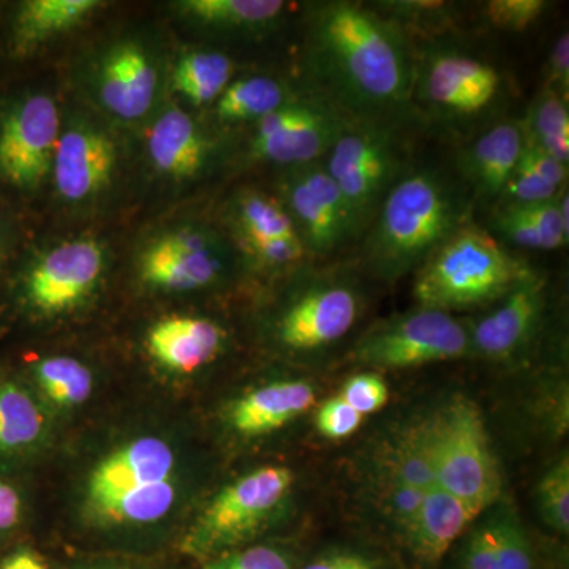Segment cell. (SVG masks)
<instances>
[{"instance_id":"d6a6232c","label":"cell","mask_w":569,"mask_h":569,"mask_svg":"<svg viewBox=\"0 0 569 569\" xmlns=\"http://www.w3.org/2000/svg\"><path fill=\"white\" fill-rule=\"evenodd\" d=\"M539 515L557 533L569 531V460L561 458L538 482Z\"/></svg>"},{"instance_id":"f35d334b","label":"cell","mask_w":569,"mask_h":569,"mask_svg":"<svg viewBox=\"0 0 569 569\" xmlns=\"http://www.w3.org/2000/svg\"><path fill=\"white\" fill-rule=\"evenodd\" d=\"M365 417L356 413L340 396L326 400L316 413L318 432L329 440H346L361 427Z\"/></svg>"},{"instance_id":"3957f363","label":"cell","mask_w":569,"mask_h":569,"mask_svg":"<svg viewBox=\"0 0 569 569\" xmlns=\"http://www.w3.org/2000/svg\"><path fill=\"white\" fill-rule=\"evenodd\" d=\"M529 272L488 231L466 223L419 266L413 296L426 309H471L503 298Z\"/></svg>"},{"instance_id":"8992f818","label":"cell","mask_w":569,"mask_h":569,"mask_svg":"<svg viewBox=\"0 0 569 569\" xmlns=\"http://www.w3.org/2000/svg\"><path fill=\"white\" fill-rule=\"evenodd\" d=\"M397 119H350L323 163L358 234L366 233L389 190L407 173Z\"/></svg>"},{"instance_id":"9c48e42d","label":"cell","mask_w":569,"mask_h":569,"mask_svg":"<svg viewBox=\"0 0 569 569\" xmlns=\"http://www.w3.org/2000/svg\"><path fill=\"white\" fill-rule=\"evenodd\" d=\"M361 309L362 296L348 271L320 269L277 317V342L296 353L326 350L353 329Z\"/></svg>"},{"instance_id":"b9f144b4","label":"cell","mask_w":569,"mask_h":569,"mask_svg":"<svg viewBox=\"0 0 569 569\" xmlns=\"http://www.w3.org/2000/svg\"><path fill=\"white\" fill-rule=\"evenodd\" d=\"M247 250L258 263L269 266V268L298 264L307 257L301 239H274V241L258 242V244L247 246Z\"/></svg>"},{"instance_id":"836d02e7","label":"cell","mask_w":569,"mask_h":569,"mask_svg":"<svg viewBox=\"0 0 569 569\" xmlns=\"http://www.w3.org/2000/svg\"><path fill=\"white\" fill-rule=\"evenodd\" d=\"M492 522L497 569H537L533 549L515 512L503 509L493 516Z\"/></svg>"},{"instance_id":"8fae6325","label":"cell","mask_w":569,"mask_h":569,"mask_svg":"<svg viewBox=\"0 0 569 569\" xmlns=\"http://www.w3.org/2000/svg\"><path fill=\"white\" fill-rule=\"evenodd\" d=\"M503 80L496 67L455 50L415 59L413 96L447 118H475L500 99Z\"/></svg>"},{"instance_id":"ab89813d","label":"cell","mask_w":569,"mask_h":569,"mask_svg":"<svg viewBox=\"0 0 569 569\" xmlns=\"http://www.w3.org/2000/svg\"><path fill=\"white\" fill-rule=\"evenodd\" d=\"M427 493L429 492H422L387 478V511L400 535L406 533L417 519Z\"/></svg>"},{"instance_id":"4dcf8cb0","label":"cell","mask_w":569,"mask_h":569,"mask_svg":"<svg viewBox=\"0 0 569 569\" xmlns=\"http://www.w3.org/2000/svg\"><path fill=\"white\" fill-rule=\"evenodd\" d=\"M233 62L222 52H192L174 70V88L194 104L219 99L230 84Z\"/></svg>"},{"instance_id":"7dc6e473","label":"cell","mask_w":569,"mask_h":569,"mask_svg":"<svg viewBox=\"0 0 569 569\" xmlns=\"http://www.w3.org/2000/svg\"><path fill=\"white\" fill-rule=\"evenodd\" d=\"M0 569H48L43 560L31 549L14 550L0 563Z\"/></svg>"},{"instance_id":"5bb4252c","label":"cell","mask_w":569,"mask_h":569,"mask_svg":"<svg viewBox=\"0 0 569 569\" xmlns=\"http://www.w3.org/2000/svg\"><path fill=\"white\" fill-rule=\"evenodd\" d=\"M545 282L529 272L492 312L468 328L470 353L505 361L529 346L545 313Z\"/></svg>"},{"instance_id":"8d00e7d4","label":"cell","mask_w":569,"mask_h":569,"mask_svg":"<svg viewBox=\"0 0 569 569\" xmlns=\"http://www.w3.org/2000/svg\"><path fill=\"white\" fill-rule=\"evenodd\" d=\"M565 187H557L553 186V183L545 181L541 176L533 173L527 164H523L519 160L515 173L509 178L498 200L501 201V204L541 203V201H549L557 198V194H559Z\"/></svg>"},{"instance_id":"ffe728a7","label":"cell","mask_w":569,"mask_h":569,"mask_svg":"<svg viewBox=\"0 0 569 569\" xmlns=\"http://www.w3.org/2000/svg\"><path fill=\"white\" fill-rule=\"evenodd\" d=\"M523 144L522 123H497L462 152L460 173L479 198H498L518 167Z\"/></svg>"},{"instance_id":"30bf717a","label":"cell","mask_w":569,"mask_h":569,"mask_svg":"<svg viewBox=\"0 0 569 569\" xmlns=\"http://www.w3.org/2000/svg\"><path fill=\"white\" fill-rule=\"evenodd\" d=\"M350 118L320 96L290 99L257 122L252 156L263 162L293 168L323 160Z\"/></svg>"},{"instance_id":"603a6c76","label":"cell","mask_w":569,"mask_h":569,"mask_svg":"<svg viewBox=\"0 0 569 569\" xmlns=\"http://www.w3.org/2000/svg\"><path fill=\"white\" fill-rule=\"evenodd\" d=\"M148 148L153 164L173 178H193L208 156L203 134L181 110L167 111L156 122L149 132Z\"/></svg>"},{"instance_id":"7a4b0ae2","label":"cell","mask_w":569,"mask_h":569,"mask_svg":"<svg viewBox=\"0 0 569 569\" xmlns=\"http://www.w3.org/2000/svg\"><path fill=\"white\" fill-rule=\"evenodd\" d=\"M467 211L462 194L437 170L403 174L366 231V268L388 282L402 279L467 223Z\"/></svg>"},{"instance_id":"44dd1931","label":"cell","mask_w":569,"mask_h":569,"mask_svg":"<svg viewBox=\"0 0 569 569\" xmlns=\"http://www.w3.org/2000/svg\"><path fill=\"white\" fill-rule=\"evenodd\" d=\"M224 331L204 318L173 317L160 321L149 332L148 347L159 365L190 373L219 356Z\"/></svg>"},{"instance_id":"ba28073f","label":"cell","mask_w":569,"mask_h":569,"mask_svg":"<svg viewBox=\"0 0 569 569\" xmlns=\"http://www.w3.org/2000/svg\"><path fill=\"white\" fill-rule=\"evenodd\" d=\"M470 355L468 326L448 312L418 307L367 331L353 348L358 365L397 370Z\"/></svg>"},{"instance_id":"c3c4849f","label":"cell","mask_w":569,"mask_h":569,"mask_svg":"<svg viewBox=\"0 0 569 569\" xmlns=\"http://www.w3.org/2000/svg\"><path fill=\"white\" fill-rule=\"evenodd\" d=\"M69 569H148L130 567V565L114 563V561H92V563H78Z\"/></svg>"},{"instance_id":"4fadbf2b","label":"cell","mask_w":569,"mask_h":569,"mask_svg":"<svg viewBox=\"0 0 569 569\" xmlns=\"http://www.w3.org/2000/svg\"><path fill=\"white\" fill-rule=\"evenodd\" d=\"M61 121L54 100L37 93L11 104L0 118V176L20 189H36L50 173Z\"/></svg>"},{"instance_id":"e0dca14e","label":"cell","mask_w":569,"mask_h":569,"mask_svg":"<svg viewBox=\"0 0 569 569\" xmlns=\"http://www.w3.org/2000/svg\"><path fill=\"white\" fill-rule=\"evenodd\" d=\"M52 164L59 193L69 201L86 200L110 183L114 142L97 130L71 129L59 137Z\"/></svg>"},{"instance_id":"cb8c5ba5","label":"cell","mask_w":569,"mask_h":569,"mask_svg":"<svg viewBox=\"0 0 569 569\" xmlns=\"http://www.w3.org/2000/svg\"><path fill=\"white\" fill-rule=\"evenodd\" d=\"M559 194L541 203L501 204L492 219L493 230L523 249L557 250L567 246L569 230L561 222Z\"/></svg>"},{"instance_id":"f6af8a7d","label":"cell","mask_w":569,"mask_h":569,"mask_svg":"<svg viewBox=\"0 0 569 569\" xmlns=\"http://www.w3.org/2000/svg\"><path fill=\"white\" fill-rule=\"evenodd\" d=\"M301 569H383L376 561L353 552H331L318 557Z\"/></svg>"},{"instance_id":"d4e9b609","label":"cell","mask_w":569,"mask_h":569,"mask_svg":"<svg viewBox=\"0 0 569 569\" xmlns=\"http://www.w3.org/2000/svg\"><path fill=\"white\" fill-rule=\"evenodd\" d=\"M102 3L97 0H31L22 3L17 18V40L33 47L56 33L69 31Z\"/></svg>"},{"instance_id":"5b68a950","label":"cell","mask_w":569,"mask_h":569,"mask_svg":"<svg viewBox=\"0 0 569 569\" xmlns=\"http://www.w3.org/2000/svg\"><path fill=\"white\" fill-rule=\"evenodd\" d=\"M176 459L170 445L142 437L93 468L88 505L100 522L146 526L163 519L176 500Z\"/></svg>"},{"instance_id":"d590c367","label":"cell","mask_w":569,"mask_h":569,"mask_svg":"<svg viewBox=\"0 0 569 569\" xmlns=\"http://www.w3.org/2000/svg\"><path fill=\"white\" fill-rule=\"evenodd\" d=\"M546 0H490L486 3V20L507 32H526L545 17Z\"/></svg>"},{"instance_id":"60d3db41","label":"cell","mask_w":569,"mask_h":569,"mask_svg":"<svg viewBox=\"0 0 569 569\" xmlns=\"http://www.w3.org/2000/svg\"><path fill=\"white\" fill-rule=\"evenodd\" d=\"M463 569H497L496 563V531L492 518L479 523L477 529L468 535L462 549Z\"/></svg>"},{"instance_id":"4316f807","label":"cell","mask_w":569,"mask_h":569,"mask_svg":"<svg viewBox=\"0 0 569 569\" xmlns=\"http://www.w3.org/2000/svg\"><path fill=\"white\" fill-rule=\"evenodd\" d=\"M522 129L527 141L533 142L561 163H569L568 99L552 89L542 88L530 104Z\"/></svg>"},{"instance_id":"ee69618b","label":"cell","mask_w":569,"mask_h":569,"mask_svg":"<svg viewBox=\"0 0 569 569\" xmlns=\"http://www.w3.org/2000/svg\"><path fill=\"white\" fill-rule=\"evenodd\" d=\"M545 88L552 89L561 97L568 99L569 93V36L561 33L553 43L546 66Z\"/></svg>"},{"instance_id":"ac0fdd59","label":"cell","mask_w":569,"mask_h":569,"mask_svg":"<svg viewBox=\"0 0 569 569\" xmlns=\"http://www.w3.org/2000/svg\"><path fill=\"white\" fill-rule=\"evenodd\" d=\"M316 400L317 389L309 381H274L234 400L228 422L241 436H266L302 417Z\"/></svg>"},{"instance_id":"f1b7e54d","label":"cell","mask_w":569,"mask_h":569,"mask_svg":"<svg viewBox=\"0 0 569 569\" xmlns=\"http://www.w3.org/2000/svg\"><path fill=\"white\" fill-rule=\"evenodd\" d=\"M43 413L29 392L14 383L0 385V451L33 447L44 432Z\"/></svg>"},{"instance_id":"1f68e13d","label":"cell","mask_w":569,"mask_h":569,"mask_svg":"<svg viewBox=\"0 0 569 569\" xmlns=\"http://www.w3.org/2000/svg\"><path fill=\"white\" fill-rule=\"evenodd\" d=\"M36 378L44 395L61 407H78L91 396V370L67 356L47 358L36 366Z\"/></svg>"},{"instance_id":"52a82bcc","label":"cell","mask_w":569,"mask_h":569,"mask_svg":"<svg viewBox=\"0 0 569 569\" xmlns=\"http://www.w3.org/2000/svg\"><path fill=\"white\" fill-rule=\"evenodd\" d=\"M295 473L287 467H261L220 490L183 538L187 556L211 560L244 548L268 526L290 496Z\"/></svg>"},{"instance_id":"83f0119b","label":"cell","mask_w":569,"mask_h":569,"mask_svg":"<svg viewBox=\"0 0 569 569\" xmlns=\"http://www.w3.org/2000/svg\"><path fill=\"white\" fill-rule=\"evenodd\" d=\"M183 11L203 24L222 29H260L279 20L282 0H187Z\"/></svg>"},{"instance_id":"484cf974","label":"cell","mask_w":569,"mask_h":569,"mask_svg":"<svg viewBox=\"0 0 569 569\" xmlns=\"http://www.w3.org/2000/svg\"><path fill=\"white\" fill-rule=\"evenodd\" d=\"M287 89L274 78H242L228 84L217 103L223 122L261 121L290 100Z\"/></svg>"},{"instance_id":"277c9868","label":"cell","mask_w":569,"mask_h":569,"mask_svg":"<svg viewBox=\"0 0 569 569\" xmlns=\"http://www.w3.org/2000/svg\"><path fill=\"white\" fill-rule=\"evenodd\" d=\"M413 427L441 489L478 516L497 503L503 482L475 400L452 396Z\"/></svg>"},{"instance_id":"7bdbcfd3","label":"cell","mask_w":569,"mask_h":569,"mask_svg":"<svg viewBox=\"0 0 569 569\" xmlns=\"http://www.w3.org/2000/svg\"><path fill=\"white\" fill-rule=\"evenodd\" d=\"M526 137V134H523ZM520 162L527 164L533 173L541 176L545 181L553 183L557 187L567 186L568 164L561 163L556 157L542 151L541 148L535 146L533 142L527 141L523 144Z\"/></svg>"},{"instance_id":"9a60e30c","label":"cell","mask_w":569,"mask_h":569,"mask_svg":"<svg viewBox=\"0 0 569 569\" xmlns=\"http://www.w3.org/2000/svg\"><path fill=\"white\" fill-rule=\"evenodd\" d=\"M102 271V246L92 239L66 242L33 266L28 279L29 299L41 312H63L91 293Z\"/></svg>"},{"instance_id":"2e32d148","label":"cell","mask_w":569,"mask_h":569,"mask_svg":"<svg viewBox=\"0 0 569 569\" xmlns=\"http://www.w3.org/2000/svg\"><path fill=\"white\" fill-rule=\"evenodd\" d=\"M222 271L219 246L198 231L162 236L141 257L142 280L168 291L200 290L216 282Z\"/></svg>"},{"instance_id":"f546056e","label":"cell","mask_w":569,"mask_h":569,"mask_svg":"<svg viewBox=\"0 0 569 569\" xmlns=\"http://www.w3.org/2000/svg\"><path fill=\"white\" fill-rule=\"evenodd\" d=\"M234 222L246 247L274 239H299L293 220L282 203L261 192H246L238 198Z\"/></svg>"},{"instance_id":"7c38bea8","label":"cell","mask_w":569,"mask_h":569,"mask_svg":"<svg viewBox=\"0 0 569 569\" xmlns=\"http://www.w3.org/2000/svg\"><path fill=\"white\" fill-rule=\"evenodd\" d=\"M288 170L283 179V208L293 220L307 254L328 257L359 236L323 160Z\"/></svg>"},{"instance_id":"bcb514c9","label":"cell","mask_w":569,"mask_h":569,"mask_svg":"<svg viewBox=\"0 0 569 569\" xmlns=\"http://www.w3.org/2000/svg\"><path fill=\"white\" fill-rule=\"evenodd\" d=\"M21 500L17 490L0 481V531L13 529L20 522Z\"/></svg>"},{"instance_id":"e575fe53","label":"cell","mask_w":569,"mask_h":569,"mask_svg":"<svg viewBox=\"0 0 569 569\" xmlns=\"http://www.w3.org/2000/svg\"><path fill=\"white\" fill-rule=\"evenodd\" d=\"M203 569H295V560L277 546L254 545L213 557Z\"/></svg>"},{"instance_id":"d6986e66","label":"cell","mask_w":569,"mask_h":569,"mask_svg":"<svg viewBox=\"0 0 569 569\" xmlns=\"http://www.w3.org/2000/svg\"><path fill=\"white\" fill-rule=\"evenodd\" d=\"M99 82L100 99L108 111L122 119H138L153 102L157 71L140 47L127 43L104 59Z\"/></svg>"},{"instance_id":"6da1fadb","label":"cell","mask_w":569,"mask_h":569,"mask_svg":"<svg viewBox=\"0 0 569 569\" xmlns=\"http://www.w3.org/2000/svg\"><path fill=\"white\" fill-rule=\"evenodd\" d=\"M309 59L320 93L350 119H399L413 97L406 32L361 3L332 0L313 9Z\"/></svg>"},{"instance_id":"74e56055","label":"cell","mask_w":569,"mask_h":569,"mask_svg":"<svg viewBox=\"0 0 569 569\" xmlns=\"http://www.w3.org/2000/svg\"><path fill=\"white\" fill-rule=\"evenodd\" d=\"M340 397L361 417L377 413L387 406L389 388L387 381L373 372H361L348 378Z\"/></svg>"},{"instance_id":"7402d4cb","label":"cell","mask_w":569,"mask_h":569,"mask_svg":"<svg viewBox=\"0 0 569 569\" xmlns=\"http://www.w3.org/2000/svg\"><path fill=\"white\" fill-rule=\"evenodd\" d=\"M477 518L473 509L447 490L433 489L427 493L417 519L402 538L419 561L433 565L447 556L448 550Z\"/></svg>"}]
</instances>
